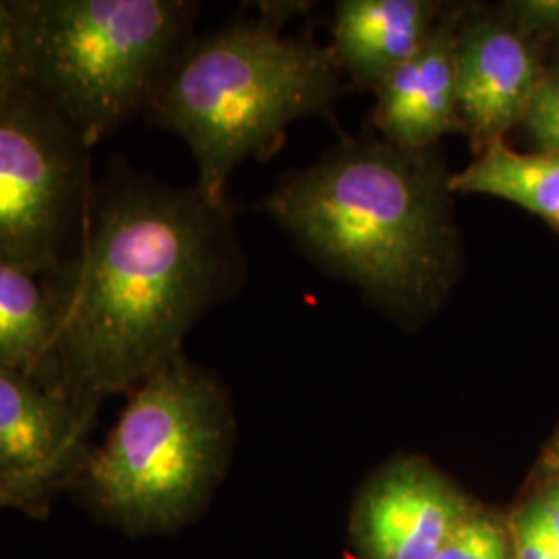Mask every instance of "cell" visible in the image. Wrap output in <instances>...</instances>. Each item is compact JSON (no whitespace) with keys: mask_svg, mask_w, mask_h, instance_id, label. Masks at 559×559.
Returning <instances> with one entry per match:
<instances>
[{"mask_svg":"<svg viewBox=\"0 0 559 559\" xmlns=\"http://www.w3.org/2000/svg\"><path fill=\"white\" fill-rule=\"evenodd\" d=\"M240 276L228 203L193 189L133 187L104 201L59 293L40 380L83 399L131 392L182 353L189 330Z\"/></svg>","mask_w":559,"mask_h":559,"instance_id":"1","label":"cell"},{"mask_svg":"<svg viewBox=\"0 0 559 559\" xmlns=\"http://www.w3.org/2000/svg\"><path fill=\"white\" fill-rule=\"evenodd\" d=\"M450 175L440 147L346 141L280 180L263 210L323 272L417 328L462 276Z\"/></svg>","mask_w":559,"mask_h":559,"instance_id":"2","label":"cell"},{"mask_svg":"<svg viewBox=\"0 0 559 559\" xmlns=\"http://www.w3.org/2000/svg\"><path fill=\"white\" fill-rule=\"evenodd\" d=\"M332 46L282 36L276 11L228 25L168 69L152 108L158 124L189 145L195 189L226 205L240 162L270 156L295 120L325 112L340 90Z\"/></svg>","mask_w":559,"mask_h":559,"instance_id":"3","label":"cell"},{"mask_svg":"<svg viewBox=\"0 0 559 559\" xmlns=\"http://www.w3.org/2000/svg\"><path fill=\"white\" fill-rule=\"evenodd\" d=\"M230 440V408L218 381L179 353L131 390L73 485L102 520L129 535L168 531L205 500Z\"/></svg>","mask_w":559,"mask_h":559,"instance_id":"4","label":"cell"},{"mask_svg":"<svg viewBox=\"0 0 559 559\" xmlns=\"http://www.w3.org/2000/svg\"><path fill=\"white\" fill-rule=\"evenodd\" d=\"M187 13L179 0H29V92L96 143L152 100Z\"/></svg>","mask_w":559,"mask_h":559,"instance_id":"5","label":"cell"},{"mask_svg":"<svg viewBox=\"0 0 559 559\" xmlns=\"http://www.w3.org/2000/svg\"><path fill=\"white\" fill-rule=\"evenodd\" d=\"M80 138L32 92L0 102V260L48 274L80 200Z\"/></svg>","mask_w":559,"mask_h":559,"instance_id":"6","label":"cell"},{"mask_svg":"<svg viewBox=\"0 0 559 559\" xmlns=\"http://www.w3.org/2000/svg\"><path fill=\"white\" fill-rule=\"evenodd\" d=\"M98 406V400L0 365V479L57 491L73 485Z\"/></svg>","mask_w":559,"mask_h":559,"instance_id":"7","label":"cell"},{"mask_svg":"<svg viewBox=\"0 0 559 559\" xmlns=\"http://www.w3.org/2000/svg\"><path fill=\"white\" fill-rule=\"evenodd\" d=\"M460 117L475 154L522 124L545 67L510 20L466 4L456 40Z\"/></svg>","mask_w":559,"mask_h":559,"instance_id":"8","label":"cell"},{"mask_svg":"<svg viewBox=\"0 0 559 559\" xmlns=\"http://www.w3.org/2000/svg\"><path fill=\"white\" fill-rule=\"evenodd\" d=\"M468 512L440 473L419 460H402L362 498L360 545L367 559H438Z\"/></svg>","mask_w":559,"mask_h":559,"instance_id":"9","label":"cell"},{"mask_svg":"<svg viewBox=\"0 0 559 559\" xmlns=\"http://www.w3.org/2000/svg\"><path fill=\"white\" fill-rule=\"evenodd\" d=\"M464 11L466 4L448 7L429 41L378 87L373 124L381 140L404 150H429L450 133H464L456 75Z\"/></svg>","mask_w":559,"mask_h":559,"instance_id":"10","label":"cell"},{"mask_svg":"<svg viewBox=\"0 0 559 559\" xmlns=\"http://www.w3.org/2000/svg\"><path fill=\"white\" fill-rule=\"evenodd\" d=\"M448 4L431 0H342L332 50L357 87L378 92L433 36Z\"/></svg>","mask_w":559,"mask_h":559,"instance_id":"11","label":"cell"},{"mask_svg":"<svg viewBox=\"0 0 559 559\" xmlns=\"http://www.w3.org/2000/svg\"><path fill=\"white\" fill-rule=\"evenodd\" d=\"M450 191L510 201L551 224L559 216V156L522 154L496 141L450 175Z\"/></svg>","mask_w":559,"mask_h":559,"instance_id":"12","label":"cell"},{"mask_svg":"<svg viewBox=\"0 0 559 559\" xmlns=\"http://www.w3.org/2000/svg\"><path fill=\"white\" fill-rule=\"evenodd\" d=\"M59 321V293L40 274L0 260V365L41 378Z\"/></svg>","mask_w":559,"mask_h":559,"instance_id":"13","label":"cell"},{"mask_svg":"<svg viewBox=\"0 0 559 559\" xmlns=\"http://www.w3.org/2000/svg\"><path fill=\"white\" fill-rule=\"evenodd\" d=\"M29 92V0H0V102Z\"/></svg>","mask_w":559,"mask_h":559,"instance_id":"14","label":"cell"},{"mask_svg":"<svg viewBox=\"0 0 559 559\" xmlns=\"http://www.w3.org/2000/svg\"><path fill=\"white\" fill-rule=\"evenodd\" d=\"M438 559H510V543L498 520L468 512L445 540Z\"/></svg>","mask_w":559,"mask_h":559,"instance_id":"15","label":"cell"},{"mask_svg":"<svg viewBox=\"0 0 559 559\" xmlns=\"http://www.w3.org/2000/svg\"><path fill=\"white\" fill-rule=\"evenodd\" d=\"M522 124L537 141L539 152L559 156V62L545 69Z\"/></svg>","mask_w":559,"mask_h":559,"instance_id":"16","label":"cell"},{"mask_svg":"<svg viewBox=\"0 0 559 559\" xmlns=\"http://www.w3.org/2000/svg\"><path fill=\"white\" fill-rule=\"evenodd\" d=\"M514 549L516 559H559L558 547L537 503L526 508L516 520Z\"/></svg>","mask_w":559,"mask_h":559,"instance_id":"17","label":"cell"},{"mask_svg":"<svg viewBox=\"0 0 559 559\" xmlns=\"http://www.w3.org/2000/svg\"><path fill=\"white\" fill-rule=\"evenodd\" d=\"M506 13L528 38L533 34H559V2H512Z\"/></svg>","mask_w":559,"mask_h":559,"instance_id":"18","label":"cell"},{"mask_svg":"<svg viewBox=\"0 0 559 559\" xmlns=\"http://www.w3.org/2000/svg\"><path fill=\"white\" fill-rule=\"evenodd\" d=\"M57 489L32 480L0 479V510H38Z\"/></svg>","mask_w":559,"mask_h":559,"instance_id":"19","label":"cell"},{"mask_svg":"<svg viewBox=\"0 0 559 559\" xmlns=\"http://www.w3.org/2000/svg\"><path fill=\"white\" fill-rule=\"evenodd\" d=\"M537 503V508H539L540 514H543V519L547 522V528H549V533H551V537H554V543H556V547H558L559 554V483L556 480L549 489H547V493L539 498V500L535 501Z\"/></svg>","mask_w":559,"mask_h":559,"instance_id":"20","label":"cell"},{"mask_svg":"<svg viewBox=\"0 0 559 559\" xmlns=\"http://www.w3.org/2000/svg\"><path fill=\"white\" fill-rule=\"evenodd\" d=\"M549 460H551V466H554V473L558 475L559 483V438L554 443V448H551V454H549Z\"/></svg>","mask_w":559,"mask_h":559,"instance_id":"21","label":"cell"},{"mask_svg":"<svg viewBox=\"0 0 559 559\" xmlns=\"http://www.w3.org/2000/svg\"><path fill=\"white\" fill-rule=\"evenodd\" d=\"M551 226H556V228L559 230V216L556 218V221L551 222Z\"/></svg>","mask_w":559,"mask_h":559,"instance_id":"22","label":"cell"}]
</instances>
